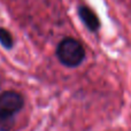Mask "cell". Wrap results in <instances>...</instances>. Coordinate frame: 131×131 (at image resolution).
Masks as SVG:
<instances>
[{
    "label": "cell",
    "instance_id": "4",
    "mask_svg": "<svg viewBox=\"0 0 131 131\" xmlns=\"http://www.w3.org/2000/svg\"><path fill=\"white\" fill-rule=\"evenodd\" d=\"M0 44L6 50H10L14 46V38L6 28H0Z\"/></svg>",
    "mask_w": 131,
    "mask_h": 131
},
{
    "label": "cell",
    "instance_id": "1",
    "mask_svg": "<svg viewBox=\"0 0 131 131\" xmlns=\"http://www.w3.org/2000/svg\"><path fill=\"white\" fill-rule=\"evenodd\" d=\"M24 107V98L16 91L0 93V131H10L15 125V115Z\"/></svg>",
    "mask_w": 131,
    "mask_h": 131
},
{
    "label": "cell",
    "instance_id": "2",
    "mask_svg": "<svg viewBox=\"0 0 131 131\" xmlns=\"http://www.w3.org/2000/svg\"><path fill=\"white\" fill-rule=\"evenodd\" d=\"M57 58L63 66L68 68L78 67L85 59V50L78 40L67 37L57 46Z\"/></svg>",
    "mask_w": 131,
    "mask_h": 131
},
{
    "label": "cell",
    "instance_id": "3",
    "mask_svg": "<svg viewBox=\"0 0 131 131\" xmlns=\"http://www.w3.org/2000/svg\"><path fill=\"white\" fill-rule=\"evenodd\" d=\"M78 16L81 21L84 23L86 28L90 30L91 32H95L99 30L100 28V21L97 14L88 6H79L77 9Z\"/></svg>",
    "mask_w": 131,
    "mask_h": 131
}]
</instances>
